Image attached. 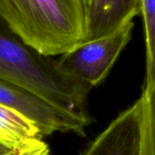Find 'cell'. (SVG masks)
I'll return each mask as SVG.
<instances>
[{
  "label": "cell",
  "instance_id": "cell-2",
  "mask_svg": "<svg viewBox=\"0 0 155 155\" xmlns=\"http://www.w3.org/2000/svg\"><path fill=\"white\" fill-rule=\"evenodd\" d=\"M0 17L25 45L45 56L69 52L86 35L79 0H0Z\"/></svg>",
  "mask_w": 155,
  "mask_h": 155
},
{
  "label": "cell",
  "instance_id": "cell-8",
  "mask_svg": "<svg viewBox=\"0 0 155 155\" xmlns=\"http://www.w3.org/2000/svg\"><path fill=\"white\" fill-rule=\"evenodd\" d=\"M141 15L143 19L146 76L143 88L155 86V0H141Z\"/></svg>",
  "mask_w": 155,
  "mask_h": 155
},
{
  "label": "cell",
  "instance_id": "cell-1",
  "mask_svg": "<svg viewBox=\"0 0 155 155\" xmlns=\"http://www.w3.org/2000/svg\"><path fill=\"white\" fill-rule=\"evenodd\" d=\"M0 80L20 85L62 112L91 123L85 110L90 91L64 74L56 59L25 45L1 17Z\"/></svg>",
  "mask_w": 155,
  "mask_h": 155
},
{
  "label": "cell",
  "instance_id": "cell-4",
  "mask_svg": "<svg viewBox=\"0 0 155 155\" xmlns=\"http://www.w3.org/2000/svg\"><path fill=\"white\" fill-rule=\"evenodd\" d=\"M0 104L15 110L32 121L41 134L72 132L84 136L89 124L67 114L35 94L15 84L0 80Z\"/></svg>",
  "mask_w": 155,
  "mask_h": 155
},
{
  "label": "cell",
  "instance_id": "cell-11",
  "mask_svg": "<svg viewBox=\"0 0 155 155\" xmlns=\"http://www.w3.org/2000/svg\"><path fill=\"white\" fill-rule=\"evenodd\" d=\"M79 1L83 5V8H84V12H85V15L87 16V13H88V10H89L90 6L92 5L93 0H79Z\"/></svg>",
  "mask_w": 155,
  "mask_h": 155
},
{
  "label": "cell",
  "instance_id": "cell-9",
  "mask_svg": "<svg viewBox=\"0 0 155 155\" xmlns=\"http://www.w3.org/2000/svg\"><path fill=\"white\" fill-rule=\"evenodd\" d=\"M141 155H155V86L143 88Z\"/></svg>",
  "mask_w": 155,
  "mask_h": 155
},
{
  "label": "cell",
  "instance_id": "cell-3",
  "mask_svg": "<svg viewBox=\"0 0 155 155\" xmlns=\"http://www.w3.org/2000/svg\"><path fill=\"white\" fill-rule=\"evenodd\" d=\"M134 18L126 20L116 30L84 42L60 55V71L91 91L108 75L123 49L132 38Z\"/></svg>",
  "mask_w": 155,
  "mask_h": 155
},
{
  "label": "cell",
  "instance_id": "cell-6",
  "mask_svg": "<svg viewBox=\"0 0 155 155\" xmlns=\"http://www.w3.org/2000/svg\"><path fill=\"white\" fill-rule=\"evenodd\" d=\"M141 15V0H93L86 16L84 42L102 37Z\"/></svg>",
  "mask_w": 155,
  "mask_h": 155
},
{
  "label": "cell",
  "instance_id": "cell-7",
  "mask_svg": "<svg viewBox=\"0 0 155 155\" xmlns=\"http://www.w3.org/2000/svg\"><path fill=\"white\" fill-rule=\"evenodd\" d=\"M42 137L32 121L15 110L0 104V143L15 149L27 141Z\"/></svg>",
  "mask_w": 155,
  "mask_h": 155
},
{
  "label": "cell",
  "instance_id": "cell-5",
  "mask_svg": "<svg viewBox=\"0 0 155 155\" xmlns=\"http://www.w3.org/2000/svg\"><path fill=\"white\" fill-rule=\"evenodd\" d=\"M143 101L141 97L119 114L82 155H141Z\"/></svg>",
  "mask_w": 155,
  "mask_h": 155
},
{
  "label": "cell",
  "instance_id": "cell-10",
  "mask_svg": "<svg viewBox=\"0 0 155 155\" xmlns=\"http://www.w3.org/2000/svg\"><path fill=\"white\" fill-rule=\"evenodd\" d=\"M6 155H51V153L42 139H34L15 147Z\"/></svg>",
  "mask_w": 155,
  "mask_h": 155
}]
</instances>
